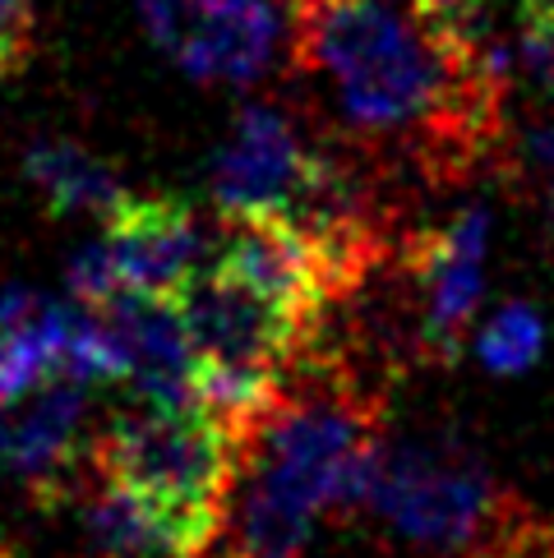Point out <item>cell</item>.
Segmentation results:
<instances>
[{
    "instance_id": "cell-1",
    "label": "cell",
    "mask_w": 554,
    "mask_h": 558,
    "mask_svg": "<svg viewBox=\"0 0 554 558\" xmlns=\"http://www.w3.org/2000/svg\"><path fill=\"white\" fill-rule=\"evenodd\" d=\"M287 65L374 171L462 185L508 148L504 56L421 0H287Z\"/></svg>"
},
{
    "instance_id": "cell-2",
    "label": "cell",
    "mask_w": 554,
    "mask_h": 558,
    "mask_svg": "<svg viewBox=\"0 0 554 558\" xmlns=\"http://www.w3.org/2000/svg\"><path fill=\"white\" fill-rule=\"evenodd\" d=\"M88 462L157 512L171 554H204L227 526L231 489L241 475V434L200 397H138L88 438Z\"/></svg>"
},
{
    "instance_id": "cell-3",
    "label": "cell",
    "mask_w": 554,
    "mask_h": 558,
    "mask_svg": "<svg viewBox=\"0 0 554 558\" xmlns=\"http://www.w3.org/2000/svg\"><path fill=\"white\" fill-rule=\"evenodd\" d=\"M522 498L453 434H411L380 448L370 517L421 554L471 558L518 522Z\"/></svg>"
},
{
    "instance_id": "cell-4",
    "label": "cell",
    "mask_w": 554,
    "mask_h": 558,
    "mask_svg": "<svg viewBox=\"0 0 554 558\" xmlns=\"http://www.w3.org/2000/svg\"><path fill=\"white\" fill-rule=\"evenodd\" d=\"M485 250H490L485 208H462L439 227H416L411 235H402L398 264L416 291V324H421L425 365L439 369L458 365L485 291Z\"/></svg>"
},
{
    "instance_id": "cell-5",
    "label": "cell",
    "mask_w": 554,
    "mask_h": 558,
    "mask_svg": "<svg viewBox=\"0 0 554 558\" xmlns=\"http://www.w3.org/2000/svg\"><path fill=\"white\" fill-rule=\"evenodd\" d=\"M157 47L200 84H254L287 33V0H138Z\"/></svg>"
},
{
    "instance_id": "cell-6",
    "label": "cell",
    "mask_w": 554,
    "mask_h": 558,
    "mask_svg": "<svg viewBox=\"0 0 554 558\" xmlns=\"http://www.w3.org/2000/svg\"><path fill=\"white\" fill-rule=\"evenodd\" d=\"M328 148L310 144L287 111L250 102L231 116L213 157V194L222 213H296L320 185Z\"/></svg>"
},
{
    "instance_id": "cell-7",
    "label": "cell",
    "mask_w": 554,
    "mask_h": 558,
    "mask_svg": "<svg viewBox=\"0 0 554 558\" xmlns=\"http://www.w3.org/2000/svg\"><path fill=\"white\" fill-rule=\"evenodd\" d=\"M93 318L107 337L121 384H134V392L148 402H194L200 355H194L181 305L167 295L121 291L107 305H93Z\"/></svg>"
},
{
    "instance_id": "cell-8",
    "label": "cell",
    "mask_w": 554,
    "mask_h": 558,
    "mask_svg": "<svg viewBox=\"0 0 554 558\" xmlns=\"http://www.w3.org/2000/svg\"><path fill=\"white\" fill-rule=\"evenodd\" d=\"M103 245L125 291L167 295V301H176L213 264L200 217L181 198L125 194V204L103 217Z\"/></svg>"
},
{
    "instance_id": "cell-9",
    "label": "cell",
    "mask_w": 554,
    "mask_h": 558,
    "mask_svg": "<svg viewBox=\"0 0 554 558\" xmlns=\"http://www.w3.org/2000/svg\"><path fill=\"white\" fill-rule=\"evenodd\" d=\"M84 305H56L28 287L0 295V402H19L43 378L70 365Z\"/></svg>"
},
{
    "instance_id": "cell-10",
    "label": "cell",
    "mask_w": 554,
    "mask_h": 558,
    "mask_svg": "<svg viewBox=\"0 0 554 558\" xmlns=\"http://www.w3.org/2000/svg\"><path fill=\"white\" fill-rule=\"evenodd\" d=\"M74 512L79 531L97 558H153V554H171L167 526L157 522V512L134 498L130 489H121L107 475H97V466L88 462V471L79 475V485L70 489L65 508Z\"/></svg>"
},
{
    "instance_id": "cell-11",
    "label": "cell",
    "mask_w": 554,
    "mask_h": 558,
    "mask_svg": "<svg viewBox=\"0 0 554 558\" xmlns=\"http://www.w3.org/2000/svg\"><path fill=\"white\" fill-rule=\"evenodd\" d=\"M24 175L51 217H74V213L111 217L130 194L121 175L107 162H97L74 138H33L24 148Z\"/></svg>"
},
{
    "instance_id": "cell-12",
    "label": "cell",
    "mask_w": 554,
    "mask_h": 558,
    "mask_svg": "<svg viewBox=\"0 0 554 558\" xmlns=\"http://www.w3.org/2000/svg\"><path fill=\"white\" fill-rule=\"evenodd\" d=\"M541 351H545V324L522 301L504 305L477 337V355L490 374H522L541 361Z\"/></svg>"
},
{
    "instance_id": "cell-13",
    "label": "cell",
    "mask_w": 554,
    "mask_h": 558,
    "mask_svg": "<svg viewBox=\"0 0 554 558\" xmlns=\"http://www.w3.org/2000/svg\"><path fill=\"white\" fill-rule=\"evenodd\" d=\"M518 175L527 181L531 198L545 217V227L554 231V121L531 125L518 144Z\"/></svg>"
},
{
    "instance_id": "cell-14",
    "label": "cell",
    "mask_w": 554,
    "mask_h": 558,
    "mask_svg": "<svg viewBox=\"0 0 554 558\" xmlns=\"http://www.w3.org/2000/svg\"><path fill=\"white\" fill-rule=\"evenodd\" d=\"M33 37V0H0V74L24 65Z\"/></svg>"
},
{
    "instance_id": "cell-15",
    "label": "cell",
    "mask_w": 554,
    "mask_h": 558,
    "mask_svg": "<svg viewBox=\"0 0 554 558\" xmlns=\"http://www.w3.org/2000/svg\"><path fill=\"white\" fill-rule=\"evenodd\" d=\"M425 10H434L439 19H453V24H477L481 0H421Z\"/></svg>"
},
{
    "instance_id": "cell-16",
    "label": "cell",
    "mask_w": 554,
    "mask_h": 558,
    "mask_svg": "<svg viewBox=\"0 0 554 558\" xmlns=\"http://www.w3.org/2000/svg\"><path fill=\"white\" fill-rule=\"evenodd\" d=\"M522 19H527V24H541V28L554 33V0H527V5H522Z\"/></svg>"
},
{
    "instance_id": "cell-17",
    "label": "cell",
    "mask_w": 554,
    "mask_h": 558,
    "mask_svg": "<svg viewBox=\"0 0 554 558\" xmlns=\"http://www.w3.org/2000/svg\"><path fill=\"white\" fill-rule=\"evenodd\" d=\"M0 558H14V549H10V541H5V535H0Z\"/></svg>"
},
{
    "instance_id": "cell-18",
    "label": "cell",
    "mask_w": 554,
    "mask_h": 558,
    "mask_svg": "<svg viewBox=\"0 0 554 558\" xmlns=\"http://www.w3.org/2000/svg\"><path fill=\"white\" fill-rule=\"evenodd\" d=\"M176 558H194V554H176Z\"/></svg>"
}]
</instances>
